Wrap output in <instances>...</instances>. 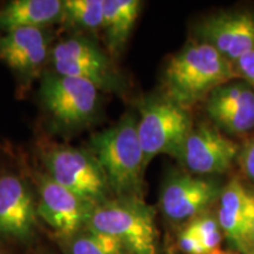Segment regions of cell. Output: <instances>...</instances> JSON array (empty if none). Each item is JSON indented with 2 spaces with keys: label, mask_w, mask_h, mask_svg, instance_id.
<instances>
[{
  "label": "cell",
  "mask_w": 254,
  "mask_h": 254,
  "mask_svg": "<svg viewBox=\"0 0 254 254\" xmlns=\"http://www.w3.org/2000/svg\"><path fill=\"white\" fill-rule=\"evenodd\" d=\"M64 13L60 0H13L0 8V30L44 28L58 21Z\"/></svg>",
  "instance_id": "cell-16"
},
{
  "label": "cell",
  "mask_w": 254,
  "mask_h": 254,
  "mask_svg": "<svg viewBox=\"0 0 254 254\" xmlns=\"http://www.w3.org/2000/svg\"><path fill=\"white\" fill-rule=\"evenodd\" d=\"M212 254H243V253H240V252H238V251H218V252H214V253H212Z\"/></svg>",
  "instance_id": "cell-25"
},
{
  "label": "cell",
  "mask_w": 254,
  "mask_h": 254,
  "mask_svg": "<svg viewBox=\"0 0 254 254\" xmlns=\"http://www.w3.org/2000/svg\"><path fill=\"white\" fill-rule=\"evenodd\" d=\"M38 217L55 231L58 239L71 237L87 226L95 206L51 178H38Z\"/></svg>",
  "instance_id": "cell-11"
},
{
  "label": "cell",
  "mask_w": 254,
  "mask_h": 254,
  "mask_svg": "<svg viewBox=\"0 0 254 254\" xmlns=\"http://www.w3.org/2000/svg\"><path fill=\"white\" fill-rule=\"evenodd\" d=\"M0 254H7V253L5 252V250L2 249V246H1V245H0Z\"/></svg>",
  "instance_id": "cell-26"
},
{
  "label": "cell",
  "mask_w": 254,
  "mask_h": 254,
  "mask_svg": "<svg viewBox=\"0 0 254 254\" xmlns=\"http://www.w3.org/2000/svg\"><path fill=\"white\" fill-rule=\"evenodd\" d=\"M138 120L126 114L111 128L94 133L90 151L99 161L114 198L144 199V153Z\"/></svg>",
  "instance_id": "cell-2"
},
{
  "label": "cell",
  "mask_w": 254,
  "mask_h": 254,
  "mask_svg": "<svg viewBox=\"0 0 254 254\" xmlns=\"http://www.w3.org/2000/svg\"><path fill=\"white\" fill-rule=\"evenodd\" d=\"M139 112L136 131L145 170L159 154L179 158L184 142L194 126L189 110L164 95L147 98L139 106Z\"/></svg>",
  "instance_id": "cell-4"
},
{
  "label": "cell",
  "mask_w": 254,
  "mask_h": 254,
  "mask_svg": "<svg viewBox=\"0 0 254 254\" xmlns=\"http://www.w3.org/2000/svg\"><path fill=\"white\" fill-rule=\"evenodd\" d=\"M218 222L222 234L238 252L249 254L246 227L249 211V189H246L239 178H232L222 187L219 196Z\"/></svg>",
  "instance_id": "cell-15"
},
{
  "label": "cell",
  "mask_w": 254,
  "mask_h": 254,
  "mask_svg": "<svg viewBox=\"0 0 254 254\" xmlns=\"http://www.w3.org/2000/svg\"><path fill=\"white\" fill-rule=\"evenodd\" d=\"M193 232L198 236L200 241L204 245L207 254H212L220 251L222 240V231L219 225L218 219L209 214H200L187 222Z\"/></svg>",
  "instance_id": "cell-20"
},
{
  "label": "cell",
  "mask_w": 254,
  "mask_h": 254,
  "mask_svg": "<svg viewBox=\"0 0 254 254\" xmlns=\"http://www.w3.org/2000/svg\"><path fill=\"white\" fill-rule=\"evenodd\" d=\"M212 124L226 135L254 133V91L246 81L234 79L215 88L205 100Z\"/></svg>",
  "instance_id": "cell-12"
},
{
  "label": "cell",
  "mask_w": 254,
  "mask_h": 254,
  "mask_svg": "<svg viewBox=\"0 0 254 254\" xmlns=\"http://www.w3.org/2000/svg\"><path fill=\"white\" fill-rule=\"evenodd\" d=\"M44 164L55 182L94 206L114 198L103 167L90 150L56 146L44 154Z\"/></svg>",
  "instance_id": "cell-6"
},
{
  "label": "cell",
  "mask_w": 254,
  "mask_h": 254,
  "mask_svg": "<svg viewBox=\"0 0 254 254\" xmlns=\"http://www.w3.org/2000/svg\"><path fill=\"white\" fill-rule=\"evenodd\" d=\"M31 186L14 173L0 174V240L12 245L33 241L38 209Z\"/></svg>",
  "instance_id": "cell-8"
},
{
  "label": "cell",
  "mask_w": 254,
  "mask_h": 254,
  "mask_svg": "<svg viewBox=\"0 0 254 254\" xmlns=\"http://www.w3.org/2000/svg\"><path fill=\"white\" fill-rule=\"evenodd\" d=\"M249 254H254V190H249V211H247L246 227Z\"/></svg>",
  "instance_id": "cell-24"
},
{
  "label": "cell",
  "mask_w": 254,
  "mask_h": 254,
  "mask_svg": "<svg viewBox=\"0 0 254 254\" xmlns=\"http://www.w3.org/2000/svg\"><path fill=\"white\" fill-rule=\"evenodd\" d=\"M195 36L234 64L254 51V13L232 11L212 14L196 25Z\"/></svg>",
  "instance_id": "cell-13"
},
{
  "label": "cell",
  "mask_w": 254,
  "mask_h": 254,
  "mask_svg": "<svg viewBox=\"0 0 254 254\" xmlns=\"http://www.w3.org/2000/svg\"><path fill=\"white\" fill-rule=\"evenodd\" d=\"M234 79H239L234 64L213 46L195 39L168 60L164 71L165 95L189 110Z\"/></svg>",
  "instance_id": "cell-1"
},
{
  "label": "cell",
  "mask_w": 254,
  "mask_h": 254,
  "mask_svg": "<svg viewBox=\"0 0 254 254\" xmlns=\"http://www.w3.org/2000/svg\"><path fill=\"white\" fill-rule=\"evenodd\" d=\"M49 57V39L44 28H18L0 37V60L24 84L38 77Z\"/></svg>",
  "instance_id": "cell-14"
},
{
  "label": "cell",
  "mask_w": 254,
  "mask_h": 254,
  "mask_svg": "<svg viewBox=\"0 0 254 254\" xmlns=\"http://www.w3.org/2000/svg\"><path fill=\"white\" fill-rule=\"evenodd\" d=\"M86 227L117 239L128 254H158L154 209L144 199L113 198L95 206Z\"/></svg>",
  "instance_id": "cell-3"
},
{
  "label": "cell",
  "mask_w": 254,
  "mask_h": 254,
  "mask_svg": "<svg viewBox=\"0 0 254 254\" xmlns=\"http://www.w3.org/2000/svg\"><path fill=\"white\" fill-rule=\"evenodd\" d=\"M240 148L213 124L201 123L190 129L178 160L195 176L222 174L237 163Z\"/></svg>",
  "instance_id": "cell-9"
},
{
  "label": "cell",
  "mask_w": 254,
  "mask_h": 254,
  "mask_svg": "<svg viewBox=\"0 0 254 254\" xmlns=\"http://www.w3.org/2000/svg\"><path fill=\"white\" fill-rule=\"evenodd\" d=\"M49 59L58 74L84 79L99 90L119 88L118 74L109 56L88 38L62 40L51 51Z\"/></svg>",
  "instance_id": "cell-7"
},
{
  "label": "cell",
  "mask_w": 254,
  "mask_h": 254,
  "mask_svg": "<svg viewBox=\"0 0 254 254\" xmlns=\"http://www.w3.org/2000/svg\"><path fill=\"white\" fill-rule=\"evenodd\" d=\"M141 8L139 0H104L103 30L111 53L118 56L134 27Z\"/></svg>",
  "instance_id": "cell-17"
},
{
  "label": "cell",
  "mask_w": 254,
  "mask_h": 254,
  "mask_svg": "<svg viewBox=\"0 0 254 254\" xmlns=\"http://www.w3.org/2000/svg\"><path fill=\"white\" fill-rule=\"evenodd\" d=\"M178 244H179L180 250L185 254H207L198 236L189 225H186L183 228V231L180 232L179 238H178Z\"/></svg>",
  "instance_id": "cell-21"
},
{
  "label": "cell",
  "mask_w": 254,
  "mask_h": 254,
  "mask_svg": "<svg viewBox=\"0 0 254 254\" xmlns=\"http://www.w3.org/2000/svg\"><path fill=\"white\" fill-rule=\"evenodd\" d=\"M238 164L244 177L254 185V138L250 139L244 147L240 148Z\"/></svg>",
  "instance_id": "cell-22"
},
{
  "label": "cell",
  "mask_w": 254,
  "mask_h": 254,
  "mask_svg": "<svg viewBox=\"0 0 254 254\" xmlns=\"http://www.w3.org/2000/svg\"><path fill=\"white\" fill-rule=\"evenodd\" d=\"M238 78L246 81L254 91V51L243 56L234 63Z\"/></svg>",
  "instance_id": "cell-23"
},
{
  "label": "cell",
  "mask_w": 254,
  "mask_h": 254,
  "mask_svg": "<svg viewBox=\"0 0 254 254\" xmlns=\"http://www.w3.org/2000/svg\"><path fill=\"white\" fill-rule=\"evenodd\" d=\"M222 187L213 179L192 173L174 172L160 193V209L173 222H190L218 201Z\"/></svg>",
  "instance_id": "cell-10"
},
{
  "label": "cell",
  "mask_w": 254,
  "mask_h": 254,
  "mask_svg": "<svg viewBox=\"0 0 254 254\" xmlns=\"http://www.w3.org/2000/svg\"><path fill=\"white\" fill-rule=\"evenodd\" d=\"M98 88L80 78L47 72L41 77L39 99L53 123L64 131L88 125L99 104Z\"/></svg>",
  "instance_id": "cell-5"
},
{
  "label": "cell",
  "mask_w": 254,
  "mask_h": 254,
  "mask_svg": "<svg viewBox=\"0 0 254 254\" xmlns=\"http://www.w3.org/2000/svg\"><path fill=\"white\" fill-rule=\"evenodd\" d=\"M63 15L82 28L98 30L103 27L104 0H66Z\"/></svg>",
  "instance_id": "cell-19"
},
{
  "label": "cell",
  "mask_w": 254,
  "mask_h": 254,
  "mask_svg": "<svg viewBox=\"0 0 254 254\" xmlns=\"http://www.w3.org/2000/svg\"><path fill=\"white\" fill-rule=\"evenodd\" d=\"M58 240L65 254H128L117 239L87 227Z\"/></svg>",
  "instance_id": "cell-18"
}]
</instances>
